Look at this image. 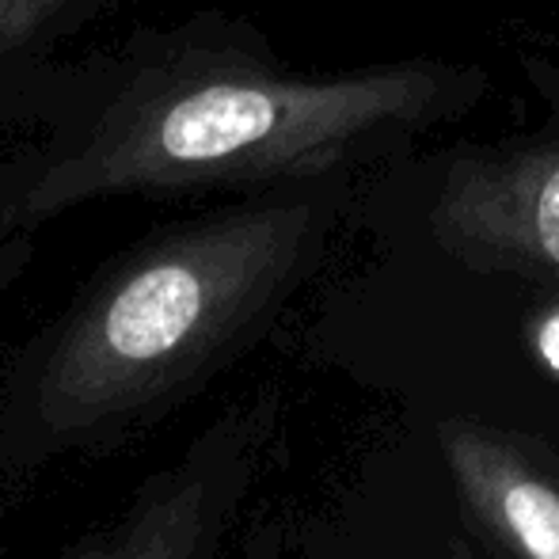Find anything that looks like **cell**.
Returning a JSON list of instances; mask_svg holds the SVG:
<instances>
[{
    "instance_id": "obj_1",
    "label": "cell",
    "mask_w": 559,
    "mask_h": 559,
    "mask_svg": "<svg viewBox=\"0 0 559 559\" xmlns=\"http://www.w3.org/2000/svg\"><path fill=\"white\" fill-rule=\"evenodd\" d=\"M484 96V69L445 58L297 73L228 12L141 27L0 96V236H38L104 199L354 179Z\"/></svg>"
},
{
    "instance_id": "obj_2",
    "label": "cell",
    "mask_w": 559,
    "mask_h": 559,
    "mask_svg": "<svg viewBox=\"0 0 559 559\" xmlns=\"http://www.w3.org/2000/svg\"><path fill=\"white\" fill-rule=\"evenodd\" d=\"M350 176L236 194L126 243L0 350V514L138 445L236 369L324 266Z\"/></svg>"
},
{
    "instance_id": "obj_3",
    "label": "cell",
    "mask_w": 559,
    "mask_h": 559,
    "mask_svg": "<svg viewBox=\"0 0 559 559\" xmlns=\"http://www.w3.org/2000/svg\"><path fill=\"white\" fill-rule=\"evenodd\" d=\"M282 435L278 389L225 404L61 559H228ZM0 559L4 540H0Z\"/></svg>"
},
{
    "instance_id": "obj_4",
    "label": "cell",
    "mask_w": 559,
    "mask_h": 559,
    "mask_svg": "<svg viewBox=\"0 0 559 559\" xmlns=\"http://www.w3.org/2000/svg\"><path fill=\"white\" fill-rule=\"evenodd\" d=\"M449 156L430 206L438 248L468 271L559 282V138Z\"/></svg>"
},
{
    "instance_id": "obj_5",
    "label": "cell",
    "mask_w": 559,
    "mask_h": 559,
    "mask_svg": "<svg viewBox=\"0 0 559 559\" xmlns=\"http://www.w3.org/2000/svg\"><path fill=\"white\" fill-rule=\"evenodd\" d=\"M468 518L510 559H559V468L522 435L472 419L438 427Z\"/></svg>"
},
{
    "instance_id": "obj_6",
    "label": "cell",
    "mask_w": 559,
    "mask_h": 559,
    "mask_svg": "<svg viewBox=\"0 0 559 559\" xmlns=\"http://www.w3.org/2000/svg\"><path fill=\"white\" fill-rule=\"evenodd\" d=\"M122 0H0V96Z\"/></svg>"
},
{
    "instance_id": "obj_7",
    "label": "cell",
    "mask_w": 559,
    "mask_h": 559,
    "mask_svg": "<svg viewBox=\"0 0 559 559\" xmlns=\"http://www.w3.org/2000/svg\"><path fill=\"white\" fill-rule=\"evenodd\" d=\"M228 559H286V548H282V530L274 518H255L248 530L240 533V548H236Z\"/></svg>"
},
{
    "instance_id": "obj_8",
    "label": "cell",
    "mask_w": 559,
    "mask_h": 559,
    "mask_svg": "<svg viewBox=\"0 0 559 559\" xmlns=\"http://www.w3.org/2000/svg\"><path fill=\"white\" fill-rule=\"evenodd\" d=\"M530 346L533 358L559 381V301L530 320Z\"/></svg>"
},
{
    "instance_id": "obj_9",
    "label": "cell",
    "mask_w": 559,
    "mask_h": 559,
    "mask_svg": "<svg viewBox=\"0 0 559 559\" xmlns=\"http://www.w3.org/2000/svg\"><path fill=\"white\" fill-rule=\"evenodd\" d=\"M31 255H35V236H0V301L27 271Z\"/></svg>"
}]
</instances>
